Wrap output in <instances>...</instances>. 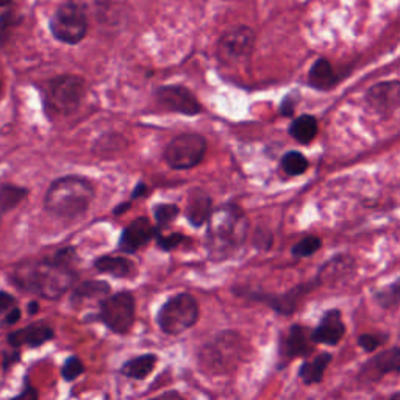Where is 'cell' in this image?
Returning <instances> with one entry per match:
<instances>
[{
	"mask_svg": "<svg viewBox=\"0 0 400 400\" xmlns=\"http://www.w3.org/2000/svg\"><path fill=\"white\" fill-rule=\"evenodd\" d=\"M157 232L158 228L153 227L147 218L135 219L122 230L119 238V250L129 255L136 254L155 238Z\"/></svg>",
	"mask_w": 400,
	"mask_h": 400,
	"instance_id": "15",
	"label": "cell"
},
{
	"mask_svg": "<svg viewBox=\"0 0 400 400\" xmlns=\"http://www.w3.org/2000/svg\"><path fill=\"white\" fill-rule=\"evenodd\" d=\"M213 213V202L207 192L202 190H192L186 197V219L192 227H200Z\"/></svg>",
	"mask_w": 400,
	"mask_h": 400,
	"instance_id": "18",
	"label": "cell"
},
{
	"mask_svg": "<svg viewBox=\"0 0 400 400\" xmlns=\"http://www.w3.org/2000/svg\"><path fill=\"white\" fill-rule=\"evenodd\" d=\"M346 335V324L342 321V313L338 308L327 310L319 321L318 327L311 330L310 340L313 344L338 346Z\"/></svg>",
	"mask_w": 400,
	"mask_h": 400,
	"instance_id": "14",
	"label": "cell"
},
{
	"mask_svg": "<svg viewBox=\"0 0 400 400\" xmlns=\"http://www.w3.org/2000/svg\"><path fill=\"white\" fill-rule=\"evenodd\" d=\"M322 247V239L318 236H305L304 239H300L299 243L293 245L291 249V254L296 258H308L318 252L319 249Z\"/></svg>",
	"mask_w": 400,
	"mask_h": 400,
	"instance_id": "29",
	"label": "cell"
},
{
	"mask_svg": "<svg viewBox=\"0 0 400 400\" xmlns=\"http://www.w3.org/2000/svg\"><path fill=\"white\" fill-rule=\"evenodd\" d=\"M157 363L158 357L155 353H144L125 362L121 368V374L131 380H144L153 373Z\"/></svg>",
	"mask_w": 400,
	"mask_h": 400,
	"instance_id": "22",
	"label": "cell"
},
{
	"mask_svg": "<svg viewBox=\"0 0 400 400\" xmlns=\"http://www.w3.org/2000/svg\"><path fill=\"white\" fill-rule=\"evenodd\" d=\"M129 208H130V203H121L118 208H114V214H116V216L122 214L124 211H127Z\"/></svg>",
	"mask_w": 400,
	"mask_h": 400,
	"instance_id": "42",
	"label": "cell"
},
{
	"mask_svg": "<svg viewBox=\"0 0 400 400\" xmlns=\"http://www.w3.org/2000/svg\"><path fill=\"white\" fill-rule=\"evenodd\" d=\"M254 244H255V247L263 249V250H267V249L271 247V244H272V236H271V233L265 232V233H263V235H261V232L258 230V232L255 233Z\"/></svg>",
	"mask_w": 400,
	"mask_h": 400,
	"instance_id": "34",
	"label": "cell"
},
{
	"mask_svg": "<svg viewBox=\"0 0 400 400\" xmlns=\"http://www.w3.org/2000/svg\"><path fill=\"white\" fill-rule=\"evenodd\" d=\"M374 299L383 310H392V308H396L400 300L399 282H394L388 285V287H383L381 289H377L374 293Z\"/></svg>",
	"mask_w": 400,
	"mask_h": 400,
	"instance_id": "27",
	"label": "cell"
},
{
	"mask_svg": "<svg viewBox=\"0 0 400 400\" xmlns=\"http://www.w3.org/2000/svg\"><path fill=\"white\" fill-rule=\"evenodd\" d=\"M27 308H28V314H30V316H33V314H36L39 311V304L36 300H32Z\"/></svg>",
	"mask_w": 400,
	"mask_h": 400,
	"instance_id": "41",
	"label": "cell"
},
{
	"mask_svg": "<svg viewBox=\"0 0 400 400\" xmlns=\"http://www.w3.org/2000/svg\"><path fill=\"white\" fill-rule=\"evenodd\" d=\"M21 319V310L19 308H13L10 313H7V316H5V319L2 321L3 325H13L16 324Z\"/></svg>",
	"mask_w": 400,
	"mask_h": 400,
	"instance_id": "39",
	"label": "cell"
},
{
	"mask_svg": "<svg viewBox=\"0 0 400 400\" xmlns=\"http://www.w3.org/2000/svg\"><path fill=\"white\" fill-rule=\"evenodd\" d=\"M207 222V247L214 260H224L235 254L249 235V221L236 205L213 210Z\"/></svg>",
	"mask_w": 400,
	"mask_h": 400,
	"instance_id": "2",
	"label": "cell"
},
{
	"mask_svg": "<svg viewBox=\"0 0 400 400\" xmlns=\"http://www.w3.org/2000/svg\"><path fill=\"white\" fill-rule=\"evenodd\" d=\"M255 44V33L247 25H235L228 28L218 43V50L222 60L236 61L252 54Z\"/></svg>",
	"mask_w": 400,
	"mask_h": 400,
	"instance_id": "10",
	"label": "cell"
},
{
	"mask_svg": "<svg viewBox=\"0 0 400 400\" xmlns=\"http://www.w3.org/2000/svg\"><path fill=\"white\" fill-rule=\"evenodd\" d=\"M27 197V191L18 186H3L0 190V213H5L16 205H19Z\"/></svg>",
	"mask_w": 400,
	"mask_h": 400,
	"instance_id": "28",
	"label": "cell"
},
{
	"mask_svg": "<svg viewBox=\"0 0 400 400\" xmlns=\"http://www.w3.org/2000/svg\"><path fill=\"white\" fill-rule=\"evenodd\" d=\"M294 107H296V102L293 100V97L288 96L287 99L282 102V107H280V111H282L283 116H291L294 111Z\"/></svg>",
	"mask_w": 400,
	"mask_h": 400,
	"instance_id": "37",
	"label": "cell"
},
{
	"mask_svg": "<svg viewBox=\"0 0 400 400\" xmlns=\"http://www.w3.org/2000/svg\"><path fill=\"white\" fill-rule=\"evenodd\" d=\"M207 152V140L197 133H181L164 148V162L175 170H188L200 164Z\"/></svg>",
	"mask_w": 400,
	"mask_h": 400,
	"instance_id": "8",
	"label": "cell"
},
{
	"mask_svg": "<svg viewBox=\"0 0 400 400\" xmlns=\"http://www.w3.org/2000/svg\"><path fill=\"white\" fill-rule=\"evenodd\" d=\"M13 305H14V297L8 293H5V291H0V314L7 313Z\"/></svg>",
	"mask_w": 400,
	"mask_h": 400,
	"instance_id": "36",
	"label": "cell"
},
{
	"mask_svg": "<svg viewBox=\"0 0 400 400\" xmlns=\"http://www.w3.org/2000/svg\"><path fill=\"white\" fill-rule=\"evenodd\" d=\"M400 373V348L394 346L388 351L377 353L375 357L368 359L359 370V380L366 383H374L381 380L388 374Z\"/></svg>",
	"mask_w": 400,
	"mask_h": 400,
	"instance_id": "13",
	"label": "cell"
},
{
	"mask_svg": "<svg viewBox=\"0 0 400 400\" xmlns=\"http://www.w3.org/2000/svg\"><path fill=\"white\" fill-rule=\"evenodd\" d=\"M386 338H388V336H385V335L364 333V335H362V336H359V338H358V346L362 347L364 352L373 353V352H375L377 348H379L380 346L385 344Z\"/></svg>",
	"mask_w": 400,
	"mask_h": 400,
	"instance_id": "32",
	"label": "cell"
},
{
	"mask_svg": "<svg viewBox=\"0 0 400 400\" xmlns=\"http://www.w3.org/2000/svg\"><path fill=\"white\" fill-rule=\"evenodd\" d=\"M199 314L196 297L188 293H180L169 297L159 307L157 324L164 335L175 336L192 329L199 321Z\"/></svg>",
	"mask_w": 400,
	"mask_h": 400,
	"instance_id": "4",
	"label": "cell"
},
{
	"mask_svg": "<svg viewBox=\"0 0 400 400\" xmlns=\"http://www.w3.org/2000/svg\"><path fill=\"white\" fill-rule=\"evenodd\" d=\"M155 97L158 104L168 111L186 114V116H196V114L202 111L197 97L190 89L177 87V85L157 88Z\"/></svg>",
	"mask_w": 400,
	"mask_h": 400,
	"instance_id": "11",
	"label": "cell"
},
{
	"mask_svg": "<svg viewBox=\"0 0 400 400\" xmlns=\"http://www.w3.org/2000/svg\"><path fill=\"white\" fill-rule=\"evenodd\" d=\"M353 266H355V261H353L352 256L336 255L335 258L325 263L321 269H319L314 282L318 283V287L325 283H336L340 278L348 276L352 272Z\"/></svg>",
	"mask_w": 400,
	"mask_h": 400,
	"instance_id": "19",
	"label": "cell"
},
{
	"mask_svg": "<svg viewBox=\"0 0 400 400\" xmlns=\"http://www.w3.org/2000/svg\"><path fill=\"white\" fill-rule=\"evenodd\" d=\"M87 83L85 80L74 74H65L52 78L45 89V105L55 114H71L82 104Z\"/></svg>",
	"mask_w": 400,
	"mask_h": 400,
	"instance_id": "7",
	"label": "cell"
},
{
	"mask_svg": "<svg viewBox=\"0 0 400 400\" xmlns=\"http://www.w3.org/2000/svg\"><path fill=\"white\" fill-rule=\"evenodd\" d=\"M50 32L60 43L76 45L88 33L87 10L77 0H69L60 5L50 18Z\"/></svg>",
	"mask_w": 400,
	"mask_h": 400,
	"instance_id": "5",
	"label": "cell"
},
{
	"mask_svg": "<svg viewBox=\"0 0 400 400\" xmlns=\"http://www.w3.org/2000/svg\"><path fill=\"white\" fill-rule=\"evenodd\" d=\"M97 319L116 335H127L136 321V300L130 291H119L100 300Z\"/></svg>",
	"mask_w": 400,
	"mask_h": 400,
	"instance_id": "6",
	"label": "cell"
},
{
	"mask_svg": "<svg viewBox=\"0 0 400 400\" xmlns=\"http://www.w3.org/2000/svg\"><path fill=\"white\" fill-rule=\"evenodd\" d=\"M146 191H147V188H146L144 183H140V185L135 188V191H133V194H131V197L135 199L136 196H144Z\"/></svg>",
	"mask_w": 400,
	"mask_h": 400,
	"instance_id": "40",
	"label": "cell"
},
{
	"mask_svg": "<svg viewBox=\"0 0 400 400\" xmlns=\"http://www.w3.org/2000/svg\"><path fill=\"white\" fill-rule=\"evenodd\" d=\"M83 373H85V364L82 359L76 355L67 358L61 368V377H63V380H66V381H74Z\"/></svg>",
	"mask_w": 400,
	"mask_h": 400,
	"instance_id": "31",
	"label": "cell"
},
{
	"mask_svg": "<svg viewBox=\"0 0 400 400\" xmlns=\"http://www.w3.org/2000/svg\"><path fill=\"white\" fill-rule=\"evenodd\" d=\"M288 133L300 144H310L318 135V121L310 114H302L291 121Z\"/></svg>",
	"mask_w": 400,
	"mask_h": 400,
	"instance_id": "25",
	"label": "cell"
},
{
	"mask_svg": "<svg viewBox=\"0 0 400 400\" xmlns=\"http://www.w3.org/2000/svg\"><path fill=\"white\" fill-rule=\"evenodd\" d=\"M11 400H39V396H38L36 388H33L30 383H27L24 391H22L19 396H16Z\"/></svg>",
	"mask_w": 400,
	"mask_h": 400,
	"instance_id": "35",
	"label": "cell"
},
{
	"mask_svg": "<svg viewBox=\"0 0 400 400\" xmlns=\"http://www.w3.org/2000/svg\"><path fill=\"white\" fill-rule=\"evenodd\" d=\"M76 261V249H61L52 258L18 267L13 276V283L27 293L56 300L72 288L76 282L77 274L74 271Z\"/></svg>",
	"mask_w": 400,
	"mask_h": 400,
	"instance_id": "1",
	"label": "cell"
},
{
	"mask_svg": "<svg viewBox=\"0 0 400 400\" xmlns=\"http://www.w3.org/2000/svg\"><path fill=\"white\" fill-rule=\"evenodd\" d=\"M331 359H333V355L329 352H324V353H319V355L314 357L313 359H310V362H305L299 369L300 380L308 386L321 383L324 380L325 369L329 368Z\"/></svg>",
	"mask_w": 400,
	"mask_h": 400,
	"instance_id": "23",
	"label": "cell"
},
{
	"mask_svg": "<svg viewBox=\"0 0 400 400\" xmlns=\"http://www.w3.org/2000/svg\"><path fill=\"white\" fill-rule=\"evenodd\" d=\"M94 196V186L88 179L66 175L56 179L49 186L44 197V207L55 218L77 219L87 213Z\"/></svg>",
	"mask_w": 400,
	"mask_h": 400,
	"instance_id": "3",
	"label": "cell"
},
{
	"mask_svg": "<svg viewBox=\"0 0 400 400\" xmlns=\"http://www.w3.org/2000/svg\"><path fill=\"white\" fill-rule=\"evenodd\" d=\"M399 399H400V396H399V394H394V396H392V397H391L390 400H399Z\"/></svg>",
	"mask_w": 400,
	"mask_h": 400,
	"instance_id": "43",
	"label": "cell"
},
{
	"mask_svg": "<svg viewBox=\"0 0 400 400\" xmlns=\"http://www.w3.org/2000/svg\"><path fill=\"white\" fill-rule=\"evenodd\" d=\"M155 239H157L159 249H163L164 252H170V250L177 249L179 245L185 243L186 236H183L181 233H173V235H169V236H163L162 232L158 230L157 235H155Z\"/></svg>",
	"mask_w": 400,
	"mask_h": 400,
	"instance_id": "33",
	"label": "cell"
},
{
	"mask_svg": "<svg viewBox=\"0 0 400 400\" xmlns=\"http://www.w3.org/2000/svg\"><path fill=\"white\" fill-rule=\"evenodd\" d=\"M399 97L400 85L397 80H392V82H381L379 85H374L368 91V94H366V100L377 113L386 116V114H391L397 110Z\"/></svg>",
	"mask_w": 400,
	"mask_h": 400,
	"instance_id": "16",
	"label": "cell"
},
{
	"mask_svg": "<svg viewBox=\"0 0 400 400\" xmlns=\"http://www.w3.org/2000/svg\"><path fill=\"white\" fill-rule=\"evenodd\" d=\"M55 331L52 327L45 324H32L27 325L24 329H19L16 331H11L7 336L8 344L14 348H19L22 346L39 347L44 342L54 340Z\"/></svg>",
	"mask_w": 400,
	"mask_h": 400,
	"instance_id": "17",
	"label": "cell"
},
{
	"mask_svg": "<svg viewBox=\"0 0 400 400\" xmlns=\"http://www.w3.org/2000/svg\"><path fill=\"white\" fill-rule=\"evenodd\" d=\"M308 83H310V87L319 91L333 88L338 83V77H336L331 63L325 58H318L314 61L310 72H308Z\"/></svg>",
	"mask_w": 400,
	"mask_h": 400,
	"instance_id": "21",
	"label": "cell"
},
{
	"mask_svg": "<svg viewBox=\"0 0 400 400\" xmlns=\"http://www.w3.org/2000/svg\"><path fill=\"white\" fill-rule=\"evenodd\" d=\"M180 210L174 203H159L153 208V216H155L158 230H162L163 227H168L177 216H179Z\"/></svg>",
	"mask_w": 400,
	"mask_h": 400,
	"instance_id": "30",
	"label": "cell"
},
{
	"mask_svg": "<svg viewBox=\"0 0 400 400\" xmlns=\"http://www.w3.org/2000/svg\"><path fill=\"white\" fill-rule=\"evenodd\" d=\"M280 164H282V169L285 174L289 177H297L307 173L308 164L310 163H308V159L304 153H300L297 151H291L285 153Z\"/></svg>",
	"mask_w": 400,
	"mask_h": 400,
	"instance_id": "26",
	"label": "cell"
},
{
	"mask_svg": "<svg viewBox=\"0 0 400 400\" xmlns=\"http://www.w3.org/2000/svg\"><path fill=\"white\" fill-rule=\"evenodd\" d=\"M313 341L310 340L308 330L300 324H293L288 329L287 335L280 341V368L289 363L294 358H307L314 352Z\"/></svg>",
	"mask_w": 400,
	"mask_h": 400,
	"instance_id": "12",
	"label": "cell"
},
{
	"mask_svg": "<svg viewBox=\"0 0 400 400\" xmlns=\"http://www.w3.org/2000/svg\"><path fill=\"white\" fill-rule=\"evenodd\" d=\"M94 267L100 274H110L116 278H129L135 274L136 267L133 261L129 260L127 256H113L104 255L96 258Z\"/></svg>",
	"mask_w": 400,
	"mask_h": 400,
	"instance_id": "20",
	"label": "cell"
},
{
	"mask_svg": "<svg viewBox=\"0 0 400 400\" xmlns=\"http://www.w3.org/2000/svg\"><path fill=\"white\" fill-rule=\"evenodd\" d=\"M110 294H111V287L108 282H104V280H87V282H82L80 285H77V287H74L72 300L74 302L91 300V299L102 300Z\"/></svg>",
	"mask_w": 400,
	"mask_h": 400,
	"instance_id": "24",
	"label": "cell"
},
{
	"mask_svg": "<svg viewBox=\"0 0 400 400\" xmlns=\"http://www.w3.org/2000/svg\"><path fill=\"white\" fill-rule=\"evenodd\" d=\"M148 400H185V399L181 397V394L179 391L170 390V391H164V392L159 394V396H155V397H152Z\"/></svg>",
	"mask_w": 400,
	"mask_h": 400,
	"instance_id": "38",
	"label": "cell"
},
{
	"mask_svg": "<svg viewBox=\"0 0 400 400\" xmlns=\"http://www.w3.org/2000/svg\"><path fill=\"white\" fill-rule=\"evenodd\" d=\"M318 283L314 280H310L307 283H300L297 287L291 288L289 291L283 294H263V293H249L245 297L249 299L261 302L271 308L272 311H276L280 316H293L297 311L300 302L311 293L313 289H316Z\"/></svg>",
	"mask_w": 400,
	"mask_h": 400,
	"instance_id": "9",
	"label": "cell"
}]
</instances>
